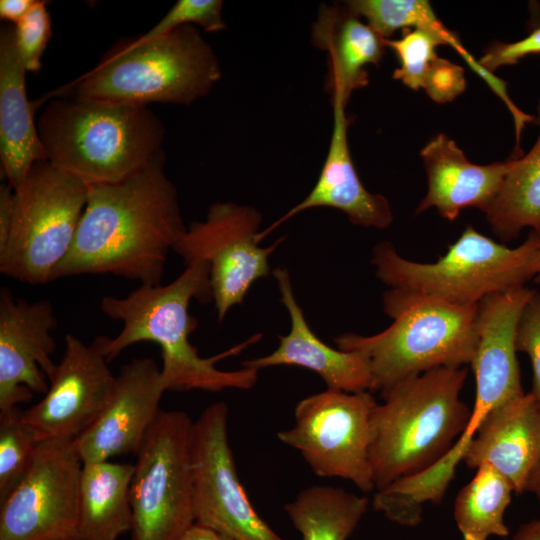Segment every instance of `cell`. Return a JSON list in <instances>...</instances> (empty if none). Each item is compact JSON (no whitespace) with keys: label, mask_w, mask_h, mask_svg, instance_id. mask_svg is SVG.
<instances>
[{"label":"cell","mask_w":540,"mask_h":540,"mask_svg":"<svg viewBox=\"0 0 540 540\" xmlns=\"http://www.w3.org/2000/svg\"><path fill=\"white\" fill-rule=\"evenodd\" d=\"M164 392L161 368L152 358H135L122 365L105 407L73 440L82 463L136 454L161 411Z\"/></svg>","instance_id":"e0dca14e"},{"label":"cell","mask_w":540,"mask_h":540,"mask_svg":"<svg viewBox=\"0 0 540 540\" xmlns=\"http://www.w3.org/2000/svg\"><path fill=\"white\" fill-rule=\"evenodd\" d=\"M384 44L394 51L399 62L392 77L412 90H419L439 58L436 48L447 42L434 32L404 29L399 39H384Z\"/></svg>","instance_id":"f546056e"},{"label":"cell","mask_w":540,"mask_h":540,"mask_svg":"<svg viewBox=\"0 0 540 540\" xmlns=\"http://www.w3.org/2000/svg\"><path fill=\"white\" fill-rule=\"evenodd\" d=\"M221 75L213 48L189 24L140 44L124 40L95 68L47 97L187 106L210 93Z\"/></svg>","instance_id":"8992f818"},{"label":"cell","mask_w":540,"mask_h":540,"mask_svg":"<svg viewBox=\"0 0 540 540\" xmlns=\"http://www.w3.org/2000/svg\"><path fill=\"white\" fill-rule=\"evenodd\" d=\"M134 464L85 463L79 482L77 540H118L132 524Z\"/></svg>","instance_id":"cb8c5ba5"},{"label":"cell","mask_w":540,"mask_h":540,"mask_svg":"<svg viewBox=\"0 0 540 540\" xmlns=\"http://www.w3.org/2000/svg\"><path fill=\"white\" fill-rule=\"evenodd\" d=\"M534 281L540 283V247L536 253L534 260Z\"/></svg>","instance_id":"60d3db41"},{"label":"cell","mask_w":540,"mask_h":540,"mask_svg":"<svg viewBox=\"0 0 540 540\" xmlns=\"http://www.w3.org/2000/svg\"><path fill=\"white\" fill-rule=\"evenodd\" d=\"M15 210V190L9 183L0 187V250H2L9 238Z\"/></svg>","instance_id":"d590c367"},{"label":"cell","mask_w":540,"mask_h":540,"mask_svg":"<svg viewBox=\"0 0 540 540\" xmlns=\"http://www.w3.org/2000/svg\"><path fill=\"white\" fill-rule=\"evenodd\" d=\"M26 68L16 42L15 28L0 31V159L2 173L13 189L18 188L33 165L46 161L25 88Z\"/></svg>","instance_id":"7402d4cb"},{"label":"cell","mask_w":540,"mask_h":540,"mask_svg":"<svg viewBox=\"0 0 540 540\" xmlns=\"http://www.w3.org/2000/svg\"><path fill=\"white\" fill-rule=\"evenodd\" d=\"M115 377L109 361L92 343L65 336L63 357L44 397L23 411L24 418L40 441L74 440L85 431L105 407Z\"/></svg>","instance_id":"5bb4252c"},{"label":"cell","mask_w":540,"mask_h":540,"mask_svg":"<svg viewBox=\"0 0 540 540\" xmlns=\"http://www.w3.org/2000/svg\"><path fill=\"white\" fill-rule=\"evenodd\" d=\"M228 419V406L215 402L193 422L195 523L232 540H284L257 514L239 479Z\"/></svg>","instance_id":"4fadbf2b"},{"label":"cell","mask_w":540,"mask_h":540,"mask_svg":"<svg viewBox=\"0 0 540 540\" xmlns=\"http://www.w3.org/2000/svg\"><path fill=\"white\" fill-rule=\"evenodd\" d=\"M36 0H1L0 18L18 23L32 8Z\"/></svg>","instance_id":"8d00e7d4"},{"label":"cell","mask_w":540,"mask_h":540,"mask_svg":"<svg viewBox=\"0 0 540 540\" xmlns=\"http://www.w3.org/2000/svg\"><path fill=\"white\" fill-rule=\"evenodd\" d=\"M15 190L11 232L0 250V272L30 285L53 281L83 214L88 186L48 160L33 165Z\"/></svg>","instance_id":"ba28073f"},{"label":"cell","mask_w":540,"mask_h":540,"mask_svg":"<svg viewBox=\"0 0 540 540\" xmlns=\"http://www.w3.org/2000/svg\"><path fill=\"white\" fill-rule=\"evenodd\" d=\"M377 404L370 391L326 389L301 399L294 425L277 437L297 450L315 475L348 480L369 493L375 491L369 449Z\"/></svg>","instance_id":"30bf717a"},{"label":"cell","mask_w":540,"mask_h":540,"mask_svg":"<svg viewBox=\"0 0 540 540\" xmlns=\"http://www.w3.org/2000/svg\"><path fill=\"white\" fill-rule=\"evenodd\" d=\"M164 165L165 154L120 183L88 187L73 244L53 281L111 274L161 284L168 254L187 228Z\"/></svg>","instance_id":"6da1fadb"},{"label":"cell","mask_w":540,"mask_h":540,"mask_svg":"<svg viewBox=\"0 0 540 540\" xmlns=\"http://www.w3.org/2000/svg\"><path fill=\"white\" fill-rule=\"evenodd\" d=\"M477 305L424 301L402 311L374 335L344 333L337 348L367 357L370 392L386 393L396 384L439 367L472 363L478 345Z\"/></svg>","instance_id":"52a82bcc"},{"label":"cell","mask_w":540,"mask_h":540,"mask_svg":"<svg viewBox=\"0 0 540 540\" xmlns=\"http://www.w3.org/2000/svg\"><path fill=\"white\" fill-rule=\"evenodd\" d=\"M19 54L27 72H38L51 37V20L45 1L36 0L29 12L14 25Z\"/></svg>","instance_id":"1f68e13d"},{"label":"cell","mask_w":540,"mask_h":540,"mask_svg":"<svg viewBox=\"0 0 540 540\" xmlns=\"http://www.w3.org/2000/svg\"><path fill=\"white\" fill-rule=\"evenodd\" d=\"M540 233L531 230L518 247L510 248L467 226L437 261L408 260L390 242L374 246L372 264L388 289L383 311L390 317L424 301L477 305L485 296L514 290L534 278Z\"/></svg>","instance_id":"277c9868"},{"label":"cell","mask_w":540,"mask_h":540,"mask_svg":"<svg viewBox=\"0 0 540 540\" xmlns=\"http://www.w3.org/2000/svg\"><path fill=\"white\" fill-rule=\"evenodd\" d=\"M39 442L19 407L0 413V499L22 479Z\"/></svg>","instance_id":"f1b7e54d"},{"label":"cell","mask_w":540,"mask_h":540,"mask_svg":"<svg viewBox=\"0 0 540 540\" xmlns=\"http://www.w3.org/2000/svg\"><path fill=\"white\" fill-rule=\"evenodd\" d=\"M331 101L333 128L317 182L301 202L261 231L263 239L293 216L319 207L340 210L351 223L365 228L386 229L393 222L389 201L381 194L369 192L357 174L348 145L346 106L338 98H332Z\"/></svg>","instance_id":"d6986e66"},{"label":"cell","mask_w":540,"mask_h":540,"mask_svg":"<svg viewBox=\"0 0 540 540\" xmlns=\"http://www.w3.org/2000/svg\"><path fill=\"white\" fill-rule=\"evenodd\" d=\"M536 122L540 127V101ZM510 161L498 194L484 211L492 232L504 242L517 238L524 228L540 233V132L526 155Z\"/></svg>","instance_id":"d4e9b609"},{"label":"cell","mask_w":540,"mask_h":540,"mask_svg":"<svg viewBox=\"0 0 540 540\" xmlns=\"http://www.w3.org/2000/svg\"><path fill=\"white\" fill-rule=\"evenodd\" d=\"M540 54V26L526 37L515 42H494L490 44L478 60L479 65L489 73L508 65H514L522 58Z\"/></svg>","instance_id":"836d02e7"},{"label":"cell","mask_w":540,"mask_h":540,"mask_svg":"<svg viewBox=\"0 0 540 540\" xmlns=\"http://www.w3.org/2000/svg\"><path fill=\"white\" fill-rule=\"evenodd\" d=\"M512 540H540V518L521 525Z\"/></svg>","instance_id":"f35d334b"},{"label":"cell","mask_w":540,"mask_h":540,"mask_svg":"<svg viewBox=\"0 0 540 540\" xmlns=\"http://www.w3.org/2000/svg\"><path fill=\"white\" fill-rule=\"evenodd\" d=\"M219 535L199 524L192 525L177 540H218Z\"/></svg>","instance_id":"74e56055"},{"label":"cell","mask_w":540,"mask_h":540,"mask_svg":"<svg viewBox=\"0 0 540 540\" xmlns=\"http://www.w3.org/2000/svg\"><path fill=\"white\" fill-rule=\"evenodd\" d=\"M261 213L234 202L210 205L204 221H193L173 247L185 262L209 265L212 301L219 321L243 302L255 281L270 273L269 257L280 241L261 247Z\"/></svg>","instance_id":"8fae6325"},{"label":"cell","mask_w":540,"mask_h":540,"mask_svg":"<svg viewBox=\"0 0 540 540\" xmlns=\"http://www.w3.org/2000/svg\"><path fill=\"white\" fill-rule=\"evenodd\" d=\"M344 3L383 39H390L399 29L415 28L440 35L455 50L461 46L459 38L442 24L426 0H351Z\"/></svg>","instance_id":"83f0119b"},{"label":"cell","mask_w":540,"mask_h":540,"mask_svg":"<svg viewBox=\"0 0 540 540\" xmlns=\"http://www.w3.org/2000/svg\"><path fill=\"white\" fill-rule=\"evenodd\" d=\"M533 289L523 286L485 296L477 304L478 345L471 363L475 400L457 445L466 449L486 416L497 406L524 393L516 356V332Z\"/></svg>","instance_id":"9a60e30c"},{"label":"cell","mask_w":540,"mask_h":540,"mask_svg":"<svg viewBox=\"0 0 540 540\" xmlns=\"http://www.w3.org/2000/svg\"><path fill=\"white\" fill-rule=\"evenodd\" d=\"M463 461L469 468L489 464L512 485L525 492L540 461V403L523 393L493 409L471 440Z\"/></svg>","instance_id":"ffe728a7"},{"label":"cell","mask_w":540,"mask_h":540,"mask_svg":"<svg viewBox=\"0 0 540 540\" xmlns=\"http://www.w3.org/2000/svg\"><path fill=\"white\" fill-rule=\"evenodd\" d=\"M458 492L453 516L463 540H488L509 534L504 514L513 487L493 466L482 464Z\"/></svg>","instance_id":"4316f807"},{"label":"cell","mask_w":540,"mask_h":540,"mask_svg":"<svg viewBox=\"0 0 540 540\" xmlns=\"http://www.w3.org/2000/svg\"><path fill=\"white\" fill-rule=\"evenodd\" d=\"M82 466L73 440L40 441L22 479L0 499V540H77Z\"/></svg>","instance_id":"7c38bea8"},{"label":"cell","mask_w":540,"mask_h":540,"mask_svg":"<svg viewBox=\"0 0 540 540\" xmlns=\"http://www.w3.org/2000/svg\"><path fill=\"white\" fill-rule=\"evenodd\" d=\"M273 275L281 293V302L290 316V331L279 336V345L273 352L246 360L242 366L257 370L282 365L298 366L318 374L327 389L349 393L370 391L372 373L367 357L359 352L335 349L319 339L295 298L288 270L278 267Z\"/></svg>","instance_id":"ac0fdd59"},{"label":"cell","mask_w":540,"mask_h":540,"mask_svg":"<svg viewBox=\"0 0 540 540\" xmlns=\"http://www.w3.org/2000/svg\"><path fill=\"white\" fill-rule=\"evenodd\" d=\"M466 367H439L393 386L374 409L369 459L375 491L442 460L465 431L471 409L460 394Z\"/></svg>","instance_id":"5b68a950"},{"label":"cell","mask_w":540,"mask_h":540,"mask_svg":"<svg viewBox=\"0 0 540 540\" xmlns=\"http://www.w3.org/2000/svg\"><path fill=\"white\" fill-rule=\"evenodd\" d=\"M222 10L221 0H178L149 31L128 40L132 44L148 42L189 24L201 26L206 32H220L226 28Z\"/></svg>","instance_id":"4dcf8cb0"},{"label":"cell","mask_w":540,"mask_h":540,"mask_svg":"<svg viewBox=\"0 0 540 540\" xmlns=\"http://www.w3.org/2000/svg\"><path fill=\"white\" fill-rule=\"evenodd\" d=\"M58 326L48 300L17 299L8 288L0 291V413L46 393L57 367L51 332Z\"/></svg>","instance_id":"2e32d148"},{"label":"cell","mask_w":540,"mask_h":540,"mask_svg":"<svg viewBox=\"0 0 540 540\" xmlns=\"http://www.w3.org/2000/svg\"><path fill=\"white\" fill-rule=\"evenodd\" d=\"M312 41L328 54L326 90L346 106L351 94L368 85V65H379L384 39L343 2L321 5L312 27Z\"/></svg>","instance_id":"603a6c76"},{"label":"cell","mask_w":540,"mask_h":540,"mask_svg":"<svg viewBox=\"0 0 540 540\" xmlns=\"http://www.w3.org/2000/svg\"><path fill=\"white\" fill-rule=\"evenodd\" d=\"M428 189L416 214L436 208L439 214L455 220L466 208L484 212L498 194L511 161L478 165L470 162L457 143L437 134L421 150Z\"/></svg>","instance_id":"44dd1931"},{"label":"cell","mask_w":540,"mask_h":540,"mask_svg":"<svg viewBox=\"0 0 540 540\" xmlns=\"http://www.w3.org/2000/svg\"><path fill=\"white\" fill-rule=\"evenodd\" d=\"M37 128L48 161L88 187L120 183L165 154L164 125L144 105L60 98Z\"/></svg>","instance_id":"3957f363"},{"label":"cell","mask_w":540,"mask_h":540,"mask_svg":"<svg viewBox=\"0 0 540 540\" xmlns=\"http://www.w3.org/2000/svg\"><path fill=\"white\" fill-rule=\"evenodd\" d=\"M193 421L161 410L137 451L131 482L130 540H177L192 525Z\"/></svg>","instance_id":"9c48e42d"},{"label":"cell","mask_w":540,"mask_h":540,"mask_svg":"<svg viewBox=\"0 0 540 540\" xmlns=\"http://www.w3.org/2000/svg\"><path fill=\"white\" fill-rule=\"evenodd\" d=\"M516 349L530 359L533 370L530 392L540 403V291L533 290L523 307L517 326Z\"/></svg>","instance_id":"d6a6232c"},{"label":"cell","mask_w":540,"mask_h":540,"mask_svg":"<svg viewBox=\"0 0 540 540\" xmlns=\"http://www.w3.org/2000/svg\"><path fill=\"white\" fill-rule=\"evenodd\" d=\"M369 499L340 487H307L285 506L301 540H347L368 510Z\"/></svg>","instance_id":"484cf974"},{"label":"cell","mask_w":540,"mask_h":540,"mask_svg":"<svg viewBox=\"0 0 540 540\" xmlns=\"http://www.w3.org/2000/svg\"><path fill=\"white\" fill-rule=\"evenodd\" d=\"M212 301L209 265L204 261L187 264L185 270L166 285H140L125 297L105 296L100 309L108 318L120 321L122 329L113 338L98 336L93 341L110 362L129 346L154 342L161 348V374L166 391L252 388L259 370L243 367L225 371L216 363L238 355L261 339H249L211 357H201L189 336L197 328V319L189 313L190 302Z\"/></svg>","instance_id":"7a4b0ae2"},{"label":"cell","mask_w":540,"mask_h":540,"mask_svg":"<svg viewBox=\"0 0 540 540\" xmlns=\"http://www.w3.org/2000/svg\"><path fill=\"white\" fill-rule=\"evenodd\" d=\"M525 492L532 493L540 504V461L528 479Z\"/></svg>","instance_id":"ab89813d"},{"label":"cell","mask_w":540,"mask_h":540,"mask_svg":"<svg viewBox=\"0 0 540 540\" xmlns=\"http://www.w3.org/2000/svg\"><path fill=\"white\" fill-rule=\"evenodd\" d=\"M218 540H232L231 538H228L226 536H221L219 535V539Z\"/></svg>","instance_id":"b9f144b4"},{"label":"cell","mask_w":540,"mask_h":540,"mask_svg":"<svg viewBox=\"0 0 540 540\" xmlns=\"http://www.w3.org/2000/svg\"><path fill=\"white\" fill-rule=\"evenodd\" d=\"M465 86L463 68L439 57L430 69L423 89L433 101L445 103L460 95Z\"/></svg>","instance_id":"e575fe53"}]
</instances>
